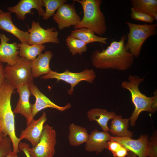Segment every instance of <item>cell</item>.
Here are the masks:
<instances>
[{"mask_svg":"<svg viewBox=\"0 0 157 157\" xmlns=\"http://www.w3.org/2000/svg\"><path fill=\"white\" fill-rule=\"evenodd\" d=\"M47 120L46 113L44 111L37 119H34L21 132L19 138L29 141L32 147L35 146L39 142L44 123Z\"/></svg>","mask_w":157,"mask_h":157,"instance_id":"5bb4252c","label":"cell"},{"mask_svg":"<svg viewBox=\"0 0 157 157\" xmlns=\"http://www.w3.org/2000/svg\"><path fill=\"white\" fill-rule=\"evenodd\" d=\"M56 135L53 127L47 124L44 126L40 141L35 146L30 147L28 144L25 142L24 144L31 157H53Z\"/></svg>","mask_w":157,"mask_h":157,"instance_id":"52a82bcc","label":"cell"},{"mask_svg":"<svg viewBox=\"0 0 157 157\" xmlns=\"http://www.w3.org/2000/svg\"><path fill=\"white\" fill-rule=\"evenodd\" d=\"M144 77L140 78L130 74L128 77V81H124L121 84L122 88L130 92L131 100L135 106L134 110L129 118L132 126H135L136 122L141 112L147 111L153 113L157 109L156 92H155L154 96L149 97L142 93L139 89V85L144 81Z\"/></svg>","mask_w":157,"mask_h":157,"instance_id":"3957f363","label":"cell"},{"mask_svg":"<svg viewBox=\"0 0 157 157\" xmlns=\"http://www.w3.org/2000/svg\"><path fill=\"white\" fill-rule=\"evenodd\" d=\"M5 136H6L4 135L3 133L0 131V143L3 141Z\"/></svg>","mask_w":157,"mask_h":157,"instance_id":"e575fe53","label":"cell"},{"mask_svg":"<svg viewBox=\"0 0 157 157\" xmlns=\"http://www.w3.org/2000/svg\"><path fill=\"white\" fill-rule=\"evenodd\" d=\"M17 153L12 151L10 152L6 157H18Z\"/></svg>","mask_w":157,"mask_h":157,"instance_id":"d6a6232c","label":"cell"},{"mask_svg":"<svg viewBox=\"0 0 157 157\" xmlns=\"http://www.w3.org/2000/svg\"><path fill=\"white\" fill-rule=\"evenodd\" d=\"M59 30L77 25L81 20L77 14L73 3H65L56 10L53 17Z\"/></svg>","mask_w":157,"mask_h":157,"instance_id":"30bf717a","label":"cell"},{"mask_svg":"<svg viewBox=\"0 0 157 157\" xmlns=\"http://www.w3.org/2000/svg\"><path fill=\"white\" fill-rule=\"evenodd\" d=\"M15 89L10 83L5 79L0 88V131L12 141L13 151L20 152L19 144L20 139L17 137L15 126V115L12 110L11 100Z\"/></svg>","mask_w":157,"mask_h":157,"instance_id":"7a4b0ae2","label":"cell"},{"mask_svg":"<svg viewBox=\"0 0 157 157\" xmlns=\"http://www.w3.org/2000/svg\"><path fill=\"white\" fill-rule=\"evenodd\" d=\"M19 48V56L31 61L35 59L45 49L43 44L29 45L24 43L18 44Z\"/></svg>","mask_w":157,"mask_h":157,"instance_id":"d4e9b609","label":"cell"},{"mask_svg":"<svg viewBox=\"0 0 157 157\" xmlns=\"http://www.w3.org/2000/svg\"><path fill=\"white\" fill-rule=\"evenodd\" d=\"M19 98L17 105L13 110L14 114H19L24 116L27 125L34 119L32 116V105L29 101L31 93L28 85H23L17 88Z\"/></svg>","mask_w":157,"mask_h":157,"instance_id":"4fadbf2b","label":"cell"},{"mask_svg":"<svg viewBox=\"0 0 157 157\" xmlns=\"http://www.w3.org/2000/svg\"><path fill=\"white\" fill-rule=\"evenodd\" d=\"M131 2L134 10L150 15L157 21V0H131Z\"/></svg>","mask_w":157,"mask_h":157,"instance_id":"cb8c5ba5","label":"cell"},{"mask_svg":"<svg viewBox=\"0 0 157 157\" xmlns=\"http://www.w3.org/2000/svg\"><path fill=\"white\" fill-rule=\"evenodd\" d=\"M127 157H138L135 154L130 151H128Z\"/></svg>","mask_w":157,"mask_h":157,"instance_id":"836d02e7","label":"cell"},{"mask_svg":"<svg viewBox=\"0 0 157 157\" xmlns=\"http://www.w3.org/2000/svg\"><path fill=\"white\" fill-rule=\"evenodd\" d=\"M53 56L51 52L47 51L44 53H41L32 61L31 72L34 78L47 74L51 70L50 67L49 63Z\"/></svg>","mask_w":157,"mask_h":157,"instance_id":"d6986e66","label":"cell"},{"mask_svg":"<svg viewBox=\"0 0 157 157\" xmlns=\"http://www.w3.org/2000/svg\"><path fill=\"white\" fill-rule=\"evenodd\" d=\"M111 136L107 131H99L97 129H94L89 135L85 143V150L88 152H102L104 149H108V142L110 140Z\"/></svg>","mask_w":157,"mask_h":157,"instance_id":"e0dca14e","label":"cell"},{"mask_svg":"<svg viewBox=\"0 0 157 157\" xmlns=\"http://www.w3.org/2000/svg\"><path fill=\"white\" fill-rule=\"evenodd\" d=\"M131 17L133 19L152 24L156 20L153 16L148 14L134 10L131 8Z\"/></svg>","mask_w":157,"mask_h":157,"instance_id":"83f0119b","label":"cell"},{"mask_svg":"<svg viewBox=\"0 0 157 157\" xmlns=\"http://www.w3.org/2000/svg\"><path fill=\"white\" fill-rule=\"evenodd\" d=\"M3 12V11H2L0 9V13H1Z\"/></svg>","mask_w":157,"mask_h":157,"instance_id":"d590c367","label":"cell"},{"mask_svg":"<svg viewBox=\"0 0 157 157\" xmlns=\"http://www.w3.org/2000/svg\"><path fill=\"white\" fill-rule=\"evenodd\" d=\"M92 30L85 28L74 29L71 31L70 35L84 42L87 44L99 42L106 44L108 38L96 35Z\"/></svg>","mask_w":157,"mask_h":157,"instance_id":"603a6c76","label":"cell"},{"mask_svg":"<svg viewBox=\"0 0 157 157\" xmlns=\"http://www.w3.org/2000/svg\"><path fill=\"white\" fill-rule=\"evenodd\" d=\"M79 3L83 10L82 19L75 29L85 28L92 30L99 36L105 33L107 30L106 18L100 9L101 0H74Z\"/></svg>","mask_w":157,"mask_h":157,"instance_id":"277c9868","label":"cell"},{"mask_svg":"<svg viewBox=\"0 0 157 157\" xmlns=\"http://www.w3.org/2000/svg\"><path fill=\"white\" fill-rule=\"evenodd\" d=\"M29 39L28 44L30 45H41L48 43L56 44L60 43L58 32L54 27L44 29L38 22L33 21L31 27L28 30Z\"/></svg>","mask_w":157,"mask_h":157,"instance_id":"9c48e42d","label":"cell"},{"mask_svg":"<svg viewBox=\"0 0 157 157\" xmlns=\"http://www.w3.org/2000/svg\"><path fill=\"white\" fill-rule=\"evenodd\" d=\"M0 29L12 34L17 38L21 43L28 44L29 32L18 28L13 23L11 13H0Z\"/></svg>","mask_w":157,"mask_h":157,"instance_id":"ac0fdd59","label":"cell"},{"mask_svg":"<svg viewBox=\"0 0 157 157\" xmlns=\"http://www.w3.org/2000/svg\"><path fill=\"white\" fill-rule=\"evenodd\" d=\"M129 32L127 42L124 44L126 51H129L135 58L140 55L142 46L148 38L157 34V24H137L126 22Z\"/></svg>","mask_w":157,"mask_h":157,"instance_id":"5b68a950","label":"cell"},{"mask_svg":"<svg viewBox=\"0 0 157 157\" xmlns=\"http://www.w3.org/2000/svg\"><path fill=\"white\" fill-rule=\"evenodd\" d=\"M126 37L123 35L118 41L113 40L106 49L101 51L95 50L90 58L93 66L102 69L124 71L132 65L135 57L124 47Z\"/></svg>","mask_w":157,"mask_h":157,"instance_id":"6da1fadb","label":"cell"},{"mask_svg":"<svg viewBox=\"0 0 157 157\" xmlns=\"http://www.w3.org/2000/svg\"><path fill=\"white\" fill-rule=\"evenodd\" d=\"M6 79L5 68L0 61V88Z\"/></svg>","mask_w":157,"mask_h":157,"instance_id":"4dcf8cb0","label":"cell"},{"mask_svg":"<svg viewBox=\"0 0 157 157\" xmlns=\"http://www.w3.org/2000/svg\"><path fill=\"white\" fill-rule=\"evenodd\" d=\"M96 77V74L92 69H85L81 72H73L67 69L61 73L51 70L49 73L44 75L41 78L44 80L55 78L57 81H62L69 84L71 88L67 91L69 95L73 94L74 87L81 81H85L92 83Z\"/></svg>","mask_w":157,"mask_h":157,"instance_id":"ba28073f","label":"cell"},{"mask_svg":"<svg viewBox=\"0 0 157 157\" xmlns=\"http://www.w3.org/2000/svg\"><path fill=\"white\" fill-rule=\"evenodd\" d=\"M19 149L20 151H22L26 157H31L25 147L24 142H20L19 144Z\"/></svg>","mask_w":157,"mask_h":157,"instance_id":"1f68e13d","label":"cell"},{"mask_svg":"<svg viewBox=\"0 0 157 157\" xmlns=\"http://www.w3.org/2000/svg\"><path fill=\"white\" fill-rule=\"evenodd\" d=\"M0 61L12 66L16 63L19 57V48L15 42L9 43L10 38L0 33Z\"/></svg>","mask_w":157,"mask_h":157,"instance_id":"2e32d148","label":"cell"},{"mask_svg":"<svg viewBox=\"0 0 157 157\" xmlns=\"http://www.w3.org/2000/svg\"><path fill=\"white\" fill-rule=\"evenodd\" d=\"M31 62L19 56L14 65H7L5 67L6 79L10 83L15 89L19 86L28 85L33 82Z\"/></svg>","mask_w":157,"mask_h":157,"instance_id":"8992f818","label":"cell"},{"mask_svg":"<svg viewBox=\"0 0 157 157\" xmlns=\"http://www.w3.org/2000/svg\"><path fill=\"white\" fill-rule=\"evenodd\" d=\"M130 119L123 118L120 115H116L112 119L109 131L118 137L132 138L133 133L128 129Z\"/></svg>","mask_w":157,"mask_h":157,"instance_id":"44dd1931","label":"cell"},{"mask_svg":"<svg viewBox=\"0 0 157 157\" xmlns=\"http://www.w3.org/2000/svg\"><path fill=\"white\" fill-rule=\"evenodd\" d=\"M113 111L109 112L105 109L99 108L92 109L88 110L87 116L90 121H96L103 131L108 132L110 129L108 126V121L112 119L116 115Z\"/></svg>","mask_w":157,"mask_h":157,"instance_id":"ffe728a7","label":"cell"},{"mask_svg":"<svg viewBox=\"0 0 157 157\" xmlns=\"http://www.w3.org/2000/svg\"><path fill=\"white\" fill-rule=\"evenodd\" d=\"M66 0H43L44 6L45 7V12L42 16L44 20H47L53 16L55 12L63 4L67 1Z\"/></svg>","mask_w":157,"mask_h":157,"instance_id":"4316f807","label":"cell"},{"mask_svg":"<svg viewBox=\"0 0 157 157\" xmlns=\"http://www.w3.org/2000/svg\"><path fill=\"white\" fill-rule=\"evenodd\" d=\"M110 140L118 142L128 151L132 152L138 157H147L149 140L147 135H141L138 139L111 136Z\"/></svg>","mask_w":157,"mask_h":157,"instance_id":"7c38bea8","label":"cell"},{"mask_svg":"<svg viewBox=\"0 0 157 157\" xmlns=\"http://www.w3.org/2000/svg\"><path fill=\"white\" fill-rule=\"evenodd\" d=\"M69 129L68 138L70 145L77 147L87 142L89 135L85 128L72 123Z\"/></svg>","mask_w":157,"mask_h":157,"instance_id":"7402d4cb","label":"cell"},{"mask_svg":"<svg viewBox=\"0 0 157 157\" xmlns=\"http://www.w3.org/2000/svg\"><path fill=\"white\" fill-rule=\"evenodd\" d=\"M156 132H154L149 142L147 157H157V136Z\"/></svg>","mask_w":157,"mask_h":157,"instance_id":"f546056e","label":"cell"},{"mask_svg":"<svg viewBox=\"0 0 157 157\" xmlns=\"http://www.w3.org/2000/svg\"><path fill=\"white\" fill-rule=\"evenodd\" d=\"M12 151L13 147L10 138L9 136H5L0 143V157H6Z\"/></svg>","mask_w":157,"mask_h":157,"instance_id":"f1b7e54d","label":"cell"},{"mask_svg":"<svg viewBox=\"0 0 157 157\" xmlns=\"http://www.w3.org/2000/svg\"><path fill=\"white\" fill-rule=\"evenodd\" d=\"M43 6V0H21L15 6L8 7L7 10L11 13H15L18 19L24 20L26 14L34 15L32 12V9H36L39 16L42 17L45 12Z\"/></svg>","mask_w":157,"mask_h":157,"instance_id":"9a60e30c","label":"cell"},{"mask_svg":"<svg viewBox=\"0 0 157 157\" xmlns=\"http://www.w3.org/2000/svg\"><path fill=\"white\" fill-rule=\"evenodd\" d=\"M31 94L35 97V103L32 105V116L34 118L35 116L42 110L49 108L56 109L60 111H63L69 109L71 105L68 103L65 106H58L51 101L42 93L32 82L28 84Z\"/></svg>","mask_w":157,"mask_h":157,"instance_id":"8fae6325","label":"cell"},{"mask_svg":"<svg viewBox=\"0 0 157 157\" xmlns=\"http://www.w3.org/2000/svg\"><path fill=\"white\" fill-rule=\"evenodd\" d=\"M66 44L73 56L78 53L81 55L87 49V44L79 39L70 35L66 39Z\"/></svg>","mask_w":157,"mask_h":157,"instance_id":"484cf974","label":"cell"}]
</instances>
